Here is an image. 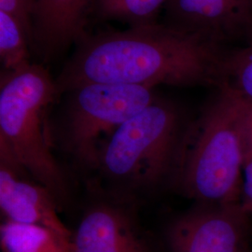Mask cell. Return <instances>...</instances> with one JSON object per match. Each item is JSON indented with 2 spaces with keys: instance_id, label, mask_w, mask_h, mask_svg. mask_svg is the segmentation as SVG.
I'll return each instance as SVG.
<instances>
[{
  "instance_id": "cell-1",
  "label": "cell",
  "mask_w": 252,
  "mask_h": 252,
  "mask_svg": "<svg viewBox=\"0 0 252 252\" xmlns=\"http://www.w3.org/2000/svg\"><path fill=\"white\" fill-rule=\"evenodd\" d=\"M76 46L55 80L60 94L92 83L218 86L227 52L202 34L166 23L88 35Z\"/></svg>"
},
{
  "instance_id": "cell-2",
  "label": "cell",
  "mask_w": 252,
  "mask_h": 252,
  "mask_svg": "<svg viewBox=\"0 0 252 252\" xmlns=\"http://www.w3.org/2000/svg\"><path fill=\"white\" fill-rule=\"evenodd\" d=\"M245 164L238 98L219 93L183 132L173 179L200 205L240 203Z\"/></svg>"
},
{
  "instance_id": "cell-3",
  "label": "cell",
  "mask_w": 252,
  "mask_h": 252,
  "mask_svg": "<svg viewBox=\"0 0 252 252\" xmlns=\"http://www.w3.org/2000/svg\"><path fill=\"white\" fill-rule=\"evenodd\" d=\"M59 95L40 64L1 75L0 163L30 175L55 201L65 198L66 184L52 152L47 111Z\"/></svg>"
},
{
  "instance_id": "cell-4",
  "label": "cell",
  "mask_w": 252,
  "mask_h": 252,
  "mask_svg": "<svg viewBox=\"0 0 252 252\" xmlns=\"http://www.w3.org/2000/svg\"><path fill=\"white\" fill-rule=\"evenodd\" d=\"M182 135L176 108L156 99L118 129L97 168L124 188L153 189L173 177Z\"/></svg>"
},
{
  "instance_id": "cell-5",
  "label": "cell",
  "mask_w": 252,
  "mask_h": 252,
  "mask_svg": "<svg viewBox=\"0 0 252 252\" xmlns=\"http://www.w3.org/2000/svg\"><path fill=\"white\" fill-rule=\"evenodd\" d=\"M71 92L64 142L79 162L94 168L118 129L157 99L153 88L138 85L92 83Z\"/></svg>"
},
{
  "instance_id": "cell-6",
  "label": "cell",
  "mask_w": 252,
  "mask_h": 252,
  "mask_svg": "<svg viewBox=\"0 0 252 252\" xmlns=\"http://www.w3.org/2000/svg\"><path fill=\"white\" fill-rule=\"evenodd\" d=\"M249 215L240 203L200 205L168 226L170 252H250Z\"/></svg>"
},
{
  "instance_id": "cell-7",
  "label": "cell",
  "mask_w": 252,
  "mask_h": 252,
  "mask_svg": "<svg viewBox=\"0 0 252 252\" xmlns=\"http://www.w3.org/2000/svg\"><path fill=\"white\" fill-rule=\"evenodd\" d=\"M168 25L202 34L225 51L252 38V0H166Z\"/></svg>"
},
{
  "instance_id": "cell-8",
  "label": "cell",
  "mask_w": 252,
  "mask_h": 252,
  "mask_svg": "<svg viewBox=\"0 0 252 252\" xmlns=\"http://www.w3.org/2000/svg\"><path fill=\"white\" fill-rule=\"evenodd\" d=\"M94 0H25L31 25V52L48 62L88 36Z\"/></svg>"
},
{
  "instance_id": "cell-9",
  "label": "cell",
  "mask_w": 252,
  "mask_h": 252,
  "mask_svg": "<svg viewBox=\"0 0 252 252\" xmlns=\"http://www.w3.org/2000/svg\"><path fill=\"white\" fill-rule=\"evenodd\" d=\"M72 245L73 252H152L131 215L109 204L94 206L84 214Z\"/></svg>"
},
{
  "instance_id": "cell-10",
  "label": "cell",
  "mask_w": 252,
  "mask_h": 252,
  "mask_svg": "<svg viewBox=\"0 0 252 252\" xmlns=\"http://www.w3.org/2000/svg\"><path fill=\"white\" fill-rule=\"evenodd\" d=\"M55 202L45 187L23 180L19 173L0 163V208L5 220L43 226L72 238V233L57 213Z\"/></svg>"
},
{
  "instance_id": "cell-11",
  "label": "cell",
  "mask_w": 252,
  "mask_h": 252,
  "mask_svg": "<svg viewBox=\"0 0 252 252\" xmlns=\"http://www.w3.org/2000/svg\"><path fill=\"white\" fill-rule=\"evenodd\" d=\"M2 252H73L72 238L43 226L5 220L0 227Z\"/></svg>"
},
{
  "instance_id": "cell-12",
  "label": "cell",
  "mask_w": 252,
  "mask_h": 252,
  "mask_svg": "<svg viewBox=\"0 0 252 252\" xmlns=\"http://www.w3.org/2000/svg\"><path fill=\"white\" fill-rule=\"evenodd\" d=\"M217 87L252 104V38L226 52Z\"/></svg>"
},
{
  "instance_id": "cell-13",
  "label": "cell",
  "mask_w": 252,
  "mask_h": 252,
  "mask_svg": "<svg viewBox=\"0 0 252 252\" xmlns=\"http://www.w3.org/2000/svg\"><path fill=\"white\" fill-rule=\"evenodd\" d=\"M166 0H94L93 9L100 18L115 20L140 27L157 23V17Z\"/></svg>"
},
{
  "instance_id": "cell-14",
  "label": "cell",
  "mask_w": 252,
  "mask_h": 252,
  "mask_svg": "<svg viewBox=\"0 0 252 252\" xmlns=\"http://www.w3.org/2000/svg\"><path fill=\"white\" fill-rule=\"evenodd\" d=\"M31 49L27 34L18 22L0 10V58L4 73L22 70L31 64Z\"/></svg>"
},
{
  "instance_id": "cell-15",
  "label": "cell",
  "mask_w": 252,
  "mask_h": 252,
  "mask_svg": "<svg viewBox=\"0 0 252 252\" xmlns=\"http://www.w3.org/2000/svg\"><path fill=\"white\" fill-rule=\"evenodd\" d=\"M0 10L7 12L18 22L21 27L25 30L30 45L31 25L25 0H0Z\"/></svg>"
},
{
  "instance_id": "cell-16",
  "label": "cell",
  "mask_w": 252,
  "mask_h": 252,
  "mask_svg": "<svg viewBox=\"0 0 252 252\" xmlns=\"http://www.w3.org/2000/svg\"><path fill=\"white\" fill-rule=\"evenodd\" d=\"M237 98L239 100L240 104L244 152L246 162L249 160H252V104L239 97Z\"/></svg>"
},
{
  "instance_id": "cell-17",
  "label": "cell",
  "mask_w": 252,
  "mask_h": 252,
  "mask_svg": "<svg viewBox=\"0 0 252 252\" xmlns=\"http://www.w3.org/2000/svg\"><path fill=\"white\" fill-rule=\"evenodd\" d=\"M240 204L245 212L252 216V160L246 161L244 164L241 186Z\"/></svg>"
}]
</instances>
